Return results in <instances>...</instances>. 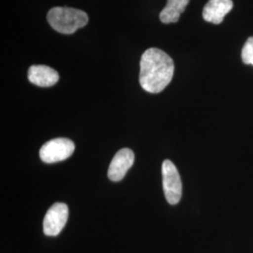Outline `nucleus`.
Returning a JSON list of instances; mask_svg holds the SVG:
<instances>
[{
    "label": "nucleus",
    "instance_id": "obj_1",
    "mask_svg": "<svg viewBox=\"0 0 253 253\" xmlns=\"http://www.w3.org/2000/svg\"><path fill=\"white\" fill-rule=\"evenodd\" d=\"M173 73V61L163 50L149 48L142 55L139 81L146 92H162L172 81Z\"/></svg>",
    "mask_w": 253,
    "mask_h": 253
},
{
    "label": "nucleus",
    "instance_id": "obj_2",
    "mask_svg": "<svg viewBox=\"0 0 253 253\" xmlns=\"http://www.w3.org/2000/svg\"><path fill=\"white\" fill-rule=\"evenodd\" d=\"M47 20L55 31L66 35H71L79 28L87 25L88 16L86 12L81 9L54 7L49 10Z\"/></svg>",
    "mask_w": 253,
    "mask_h": 253
},
{
    "label": "nucleus",
    "instance_id": "obj_3",
    "mask_svg": "<svg viewBox=\"0 0 253 253\" xmlns=\"http://www.w3.org/2000/svg\"><path fill=\"white\" fill-rule=\"evenodd\" d=\"M162 172L163 191L166 201L170 205H176L182 196V182L178 170L171 161L165 160L163 163Z\"/></svg>",
    "mask_w": 253,
    "mask_h": 253
},
{
    "label": "nucleus",
    "instance_id": "obj_4",
    "mask_svg": "<svg viewBox=\"0 0 253 253\" xmlns=\"http://www.w3.org/2000/svg\"><path fill=\"white\" fill-rule=\"evenodd\" d=\"M75 149L73 141L67 138H56L45 143L40 150V158L45 163H59L69 159Z\"/></svg>",
    "mask_w": 253,
    "mask_h": 253
},
{
    "label": "nucleus",
    "instance_id": "obj_5",
    "mask_svg": "<svg viewBox=\"0 0 253 253\" xmlns=\"http://www.w3.org/2000/svg\"><path fill=\"white\" fill-rule=\"evenodd\" d=\"M69 217L66 204L55 203L48 209L43 219V233L48 236H56L61 233Z\"/></svg>",
    "mask_w": 253,
    "mask_h": 253
},
{
    "label": "nucleus",
    "instance_id": "obj_6",
    "mask_svg": "<svg viewBox=\"0 0 253 253\" xmlns=\"http://www.w3.org/2000/svg\"><path fill=\"white\" fill-rule=\"evenodd\" d=\"M134 163V154L128 149H120L115 155L110 163L108 169V177L114 182L122 180L126 172L131 168Z\"/></svg>",
    "mask_w": 253,
    "mask_h": 253
},
{
    "label": "nucleus",
    "instance_id": "obj_7",
    "mask_svg": "<svg viewBox=\"0 0 253 253\" xmlns=\"http://www.w3.org/2000/svg\"><path fill=\"white\" fill-rule=\"evenodd\" d=\"M27 77L30 83L41 87L53 86L59 80L57 72L44 65L31 66L28 70Z\"/></svg>",
    "mask_w": 253,
    "mask_h": 253
},
{
    "label": "nucleus",
    "instance_id": "obj_8",
    "mask_svg": "<svg viewBox=\"0 0 253 253\" xmlns=\"http://www.w3.org/2000/svg\"><path fill=\"white\" fill-rule=\"evenodd\" d=\"M233 7L232 0H209L203 10V18L208 23L218 25Z\"/></svg>",
    "mask_w": 253,
    "mask_h": 253
},
{
    "label": "nucleus",
    "instance_id": "obj_9",
    "mask_svg": "<svg viewBox=\"0 0 253 253\" xmlns=\"http://www.w3.org/2000/svg\"><path fill=\"white\" fill-rule=\"evenodd\" d=\"M190 0H167V5L160 14V19L164 24L176 23L181 13L185 11Z\"/></svg>",
    "mask_w": 253,
    "mask_h": 253
},
{
    "label": "nucleus",
    "instance_id": "obj_10",
    "mask_svg": "<svg viewBox=\"0 0 253 253\" xmlns=\"http://www.w3.org/2000/svg\"><path fill=\"white\" fill-rule=\"evenodd\" d=\"M242 60L246 65L253 66V37H250L245 42L242 49Z\"/></svg>",
    "mask_w": 253,
    "mask_h": 253
}]
</instances>
